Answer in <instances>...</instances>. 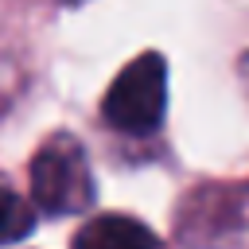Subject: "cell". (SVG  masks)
Wrapping results in <instances>:
<instances>
[{
    "mask_svg": "<svg viewBox=\"0 0 249 249\" xmlns=\"http://www.w3.org/2000/svg\"><path fill=\"white\" fill-rule=\"evenodd\" d=\"M66 4H78V0H66Z\"/></svg>",
    "mask_w": 249,
    "mask_h": 249,
    "instance_id": "cell-6",
    "label": "cell"
},
{
    "mask_svg": "<svg viewBox=\"0 0 249 249\" xmlns=\"http://www.w3.org/2000/svg\"><path fill=\"white\" fill-rule=\"evenodd\" d=\"M31 202L51 218L78 214L93 202V171L74 136L54 132L39 144L31 160Z\"/></svg>",
    "mask_w": 249,
    "mask_h": 249,
    "instance_id": "cell-1",
    "label": "cell"
},
{
    "mask_svg": "<svg viewBox=\"0 0 249 249\" xmlns=\"http://www.w3.org/2000/svg\"><path fill=\"white\" fill-rule=\"evenodd\" d=\"M245 74H249V58H245Z\"/></svg>",
    "mask_w": 249,
    "mask_h": 249,
    "instance_id": "cell-5",
    "label": "cell"
},
{
    "mask_svg": "<svg viewBox=\"0 0 249 249\" xmlns=\"http://www.w3.org/2000/svg\"><path fill=\"white\" fill-rule=\"evenodd\" d=\"M74 249H156V233L128 214H101L74 233Z\"/></svg>",
    "mask_w": 249,
    "mask_h": 249,
    "instance_id": "cell-3",
    "label": "cell"
},
{
    "mask_svg": "<svg viewBox=\"0 0 249 249\" xmlns=\"http://www.w3.org/2000/svg\"><path fill=\"white\" fill-rule=\"evenodd\" d=\"M167 109V62L156 51L136 54L109 86L105 101H101V117L132 136H144L152 128H160Z\"/></svg>",
    "mask_w": 249,
    "mask_h": 249,
    "instance_id": "cell-2",
    "label": "cell"
},
{
    "mask_svg": "<svg viewBox=\"0 0 249 249\" xmlns=\"http://www.w3.org/2000/svg\"><path fill=\"white\" fill-rule=\"evenodd\" d=\"M35 230V206L16 191L0 187V245H12Z\"/></svg>",
    "mask_w": 249,
    "mask_h": 249,
    "instance_id": "cell-4",
    "label": "cell"
}]
</instances>
